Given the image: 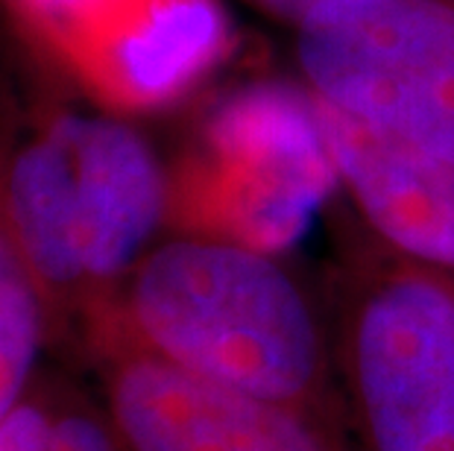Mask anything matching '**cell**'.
<instances>
[{
	"label": "cell",
	"mask_w": 454,
	"mask_h": 451,
	"mask_svg": "<svg viewBox=\"0 0 454 451\" xmlns=\"http://www.w3.org/2000/svg\"><path fill=\"white\" fill-rule=\"evenodd\" d=\"M235 51L226 0H112L53 56L112 114L179 103Z\"/></svg>",
	"instance_id": "7"
},
{
	"label": "cell",
	"mask_w": 454,
	"mask_h": 451,
	"mask_svg": "<svg viewBox=\"0 0 454 451\" xmlns=\"http://www.w3.org/2000/svg\"><path fill=\"white\" fill-rule=\"evenodd\" d=\"M294 62L328 112L454 170V0H328Z\"/></svg>",
	"instance_id": "5"
},
{
	"label": "cell",
	"mask_w": 454,
	"mask_h": 451,
	"mask_svg": "<svg viewBox=\"0 0 454 451\" xmlns=\"http://www.w3.org/2000/svg\"><path fill=\"white\" fill-rule=\"evenodd\" d=\"M82 354L127 451H357L346 428L206 381L118 331Z\"/></svg>",
	"instance_id": "6"
},
{
	"label": "cell",
	"mask_w": 454,
	"mask_h": 451,
	"mask_svg": "<svg viewBox=\"0 0 454 451\" xmlns=\"http://www.w3.org/2000/svg\"><path fill=\"white\" fill-rule=\"evenodd\" d=\"M240 4H247L249 9H255L258 15L294 30L296 24H302L317 6L328 4V0H240Z\"/></svg>",
	"instance_id": "12"
},
{
	"label": "cell",
	"mask_w": 454,
	"mask_h": 451,
	"mask_svg": "<svg viewBox=\"0 0 454 451\" xmlns=\"http://www.w3.org/2000/svg\"><path fill=\"white\" fill-rule=\"evenodd\" d=\"M103 331L206 381L349 431L323 287L308 282L287 253L168 232L82 349Z\"/></svg>",
	"instance_id": "1"
},
{
	"label": "cell",
	"mask_w": 454,
	"mask_h": 451,
	"mask_svg": "<svg viewBox=\"0 0 454 451\" xmlns=\"http://www.w3.org/2000/svg\"><path fill=\"white\" fill-rule=\"evenodd\" d=\"M9 226L44 293L53 340L82 349L141 258L168 235L170 167L112 112H51L4 156Z\"/></svg>",
	"instance_id": "2"
},
{
	"label": "cell",
	"mask_w": 454,
	"mask_h": 451,
	"mask_svg": "<svg viewBox=\"0 0 454 451\" xmlns=\"http://www.w3.org/2000/svg\"><path fill=\"white\" fill-rule=\"evenodd\" d=\"M0 451H62L53 372H38L33 390L0 422Z\"/></svg>",
	"instance_id": "10"
},
{
	"label": "cell",
	"mask_w": 454,
	"mask_h": 451,
	"mask_svg": "<svg viewBox=\"0 0 454 451\" xmlns=\"http://www.w3.org/2000/svg\"><path fill=\"white\" fill-rule=\"evenodd\" d=\"M170 167L168 232L287 253L340 197L320 109L302 82L226 91Z\"/></svg>",
	"instance_id": "4"
},
{
	"label": "cell",
	"mask_w": 454,
	"mask_h": 451,
	"mask_svg": "<svg viewBox=\"0 0 454 451\" xmlns=\"http://www.w3.org/2000/svg\"><path fill=\"white\" fill-rule=\"evenodd\" d=\"M323 299L357 451H454V278L395 253L340 199Z\"/></svg>",
	"instance_id": "3"
},
{
	"label": "cell",
	"mask_w": 454,
	"mask_h": 451,
	"mask_svg": "<svg viewBox=\"0 0 454 451\" xmlns=\"http://www.w3.org/2000/svg\"><path fill=\"white\" fill-rule=\"evenodd\" d=\"M317 109L343 203L395 253L454 278V170L372 136L320 103Z\"/></svg>",
	"instance_id": "8"
},
{
	"label": "cell",
	"mask_w": 454,
	"mask_h": 451,
	"mask_svg": "<svg viewBox=\"0 0 454 451\" xmlns=\"http://www.w3.org/2000/svg\"><path fill=\"white\" fill-rule=\"evenodd\" d=\"M6 144L9 132L0 121V422L33 390L42 372V354L53 343V323L44 293L6 217Z\"/></svg>",
	"instance_id": "9"
},
{
	"label": "cell",
	"mask_w": 454,
	"mask_h": 451,
	"mask_svg": "<svg viewBox=\"0 0 454 451\" xmlns=\"http://www.w3.org/2000/svg\"><path fill=\"white\" fill-rule=\"evenodd\" d=\"M4 4L27 35L53 59L67 38L112 0H4Z\"/></svg>",
	"instance_id": "11"
}]
</instances>
